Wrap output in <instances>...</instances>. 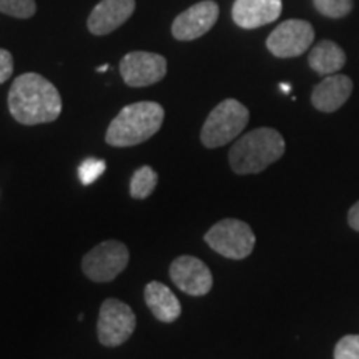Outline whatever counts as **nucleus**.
Here are the masks:
<instances>
[{
    "mask_svg": "<svg viewBox=\"0 0 359 359\" xmlns=\"http://www.w3.org/2000/svg\"><path fill=\"white\" fill-rule=\"evenodd\" d=\"M7 103L11 115L22 125L50 123L62 114V97L57 87L34 72L13 80Z\"/></svg>",
    "mask_w": 359,
    "mask_h": 359,
    "instance_id": "obj_1",
    "label": "nucleus"
},
{
    "mask_svg": "<svg viewBox=\"0 0 359 359\" xmlns=\"http://www.w3.org/2000/svg\"><path fill=\"white\" fill-rule=\"evenodd\" d=\"M286 143L275 128H257L243 135L231 147L230 167L236 175H255L266 170L285 155Z\"/></svg>",
    "mask_w": 359,
    "mask_h": 359,
    "instance_id": "obj_2",
    "label": "nucleus"
},
{
    "mask_svg": "<svg viewBox=\"0 0 359 359\" xmlns=\"http://www.w3.org/2000/svg\"><path fill=\"white\" fill-rule=\"evenodd\" d=\"M165 110L156 102H137L123 107L111 120L105 142L111 147H135L147 142L161 128Z\"/></svg>",
    "mask_w": 359,
    "mask_h": 359,
    "instance_id": "obj_3",
    "label": "nucleus"
},
{
    "mask_svg": "<svg viewBox=\"0 0 359 359\" xmlns=\"http://www.w3.org/2000/svg\"><path fill=\"white\" fill-rule=\"evenodd\" d=\"M250 122V111L241 102L226 98L212 110L201 128V143L218 148L235 140Z\"/></svg>",
    "mask_w": 359,
    "mask_h": 359,
    "instance_id": "obj_4",
    "label": "nucleus"
},
{
    "mask_svg": "<svg viewBox=\"0 0 359 359\" xmlns=\"http://www.w3.org/2000/svg\"><path fill=\"white\" fill-rule=\"evenodd\" d=\"M210 248L224 258L245 259L257 243V236L248 223L236 218H226L213 224L205 235Z\"/></svg>",
    "mask_w": 359,
    "mask_h": 359,
    "instance_id": "obj_5",
    "label": "nucleus"
},
{
    "mask_svg": "<svg viewBox=\"0 0 359 359\" xmlns=\"http://www.w3.org/2000/svg\"><path fill=\"white\" fill-rule=\"evenodd\" d=\"M135 327H137V316L128 304L114 298L103 302L97 323L98 341L103 346H122L133 334Z\"/></svg>",
    "mask_w": 359,
    "mask_h": 359,
    "instance_id": "obj_6",
    "label": "nucleus"
},
{
    "mask_svg": "<svg viewBox=\"0 0 359 359\" xmlns=\"http://www.w3.org/2000/svg\"><path fill=\"white\" fill-rule=\"evenodd\" d=\"M130 259L128 248L122 241H102L83 257L82 269L85 276L95 283H109L115 280L127 268Z\"/></svg>",
    "mask_w": 359,
    "mask_h": 359,
    "instance_id": "obj_7",
    "label": "nucleus"
},
{
    "mask_svg": "<svg viewBox=\"0 0 359 359\" xmlns=\"http://www.w3.org/2000/svg\"><path fill=\"white\" fill-rule=\"evenodd\" d=\"M314 42V29L306 20L283 22L268 35L266 48L278 58L299 57Z\"/></svg>",
    "mask_w": 359,
    "mask_h": 359,
    "instance_id": "obj_8",
    "label": "nucleus"
},
{
    "mask_svg": "<svg viewBox=\"0 0 359 359\" xmlns=\"http://www.w3.org/2000/svg\"><path fill=\"white\" fill-rule=\"evenodd\" d=\"M120 74L128 87H148L167 75V58L154 52H130L120 62Z\"/></svg>",
    "mask_w": 359,
    "mask_h": 359,
    "instance_id": "obj_9",
    "label": "nucleus"
},
{
    "mask_svg": "<svg viewBox=\"0 0 359 359\" xmlns=\"http://www.w3.org/2000/svg\"><path fill=\"white\" fill-rule=\"evenodd\" d=\"M219 15V7L215 0H203L182 12L172 24V35L182 42H190L213 29Z\"/></svg>",
    "mask_w": 359,
    "mask_h": 359,
    "instance_id": "obj_10",
    "label": "nucleus"
},
{
    "mask_svg": "<svg viewBox=\"0 0 359 359\" xmlns=\"http://www.w3.org/2000/svg\"><path fill=\"white\" fill-rule=\"evenodd\" d=\"M170 278L183 293L190 296H205L213 286V276L201 259L183 255L170 264Z\"/></svg>",
    "mask_w": 359,
    "mask_h": 359,
    "instance_id": "obj_11",
    "label": "nucleus"
},
{
    "mask_svg": "<svg viewBox=\"0 0 359 359\" xmlns=\"http://www.w3.org/2000/svg\"><path fill=\"white\" fill-rule=\"evenodd\" d=\"M135 12V0H100L88 15L90 34L107 35L120 29Z\"/></svg>",
    "mask_w": 359,
    "mask_h": 359,
    "instance_id": "obj_12",
    "label": "nucleus"
},
{
    "mask_svg": "<svg viewBox=\"0 0 359 359\" xmlns=\"http://www.w3.org/2000/svg\"><path fill=\"white\" fill-rule=\"evenodd\" d=\"M281 11V0H235L231 17L238 27L251 30L278 20Z\"/></svg>",
    "mask_w": 359,
    "mask_h": 359,
    "instance_id": "obj_13",
    "label": "nucleus"
},
{
    "mask_svg": "<svg viewBox=\"0 0 359 359\" xmlns=\"http://www.w3.org/2000/svg\"><path fill=\"white\" fill-rule=\"evenodd\" d=\"M353 92V80L346 75L333 74L327 75L321 80L316 87L313 88L311 103L316 110L325 111V114H333L339 110Z\"/></svg>",
    "mask_w": 359,
    "mask_h": 359,
    "instance_id": "obj_14",
    "label": "nucleus"
},
{
    "mask_svg": "<svg viewBox=\"0 0 359 359\" xmlns=\"http://www.w3.org/2000/svg\"><path fill=\"white\" fill-rule=\"evenodd\" d=\"M145 303L151 314L161 323H173L182 314V304L173 291L160 281L148 283L145 288Z\"/></svg>",
    "mask_w": 359,
    "mask_h": 359,
    "instance_id": "obj_15",
    "label": "nucleus"
},
{
    "mask_svg": "<svg viewBox=\"0 0 359 359\" xmlns=\"http://www.w3.org/2000/svg\"><path fill=\"white\" fill-rule=\"evenodd\" d=\"M308 64L320 75H333L346 64V53L333 40H321L309 52Z\"/></svg>",
    "mask_w": 359,
    "mask_h": 359,
    "instance_id": "obj_16",
    "label": "nucleus"
},
{
    "mask_svg": "<svg viewBox=\"0 0 359 359\" xmlns=\"http://www.w3.org/2000/svg\"><path fill=\"white\" fill-rule=\"evenodd\" d=\"M156 183H158V175L154 168L145 165V167L138 168L130 180V195L137 200L148 198L156 188Z\"/></svg>",
    "mask_w": 359,
    "mask_h": 359,
    "instance_id": "obj_17",
    "label": "nucleus"
},
{
    "mask_svg": "<svg viewBox=\"0 0 359 359\" xmlns=\"http://www.w3.org/2000/svg\"><path fill=\"white\" fill-rule=\"evenodd\" d=\"M313 6L321 15L330 19H341L353 11V0H313Z\"/></svg>",
    "mask_w": 359,
    "mask_h": 359,
    "instance_id": "obj_18",
    "label": "nucleus"
},
{
    "mask_svg": "<svg viewBox=\"0 0 359 359\" xmlns=\"http://www.w3.org/2000/svg\"><path fill=\"white\" fill-rule=\"evenodd\" d=\"M0 12L15 19H30L37 12L35 0H0Z\"/></svg>",
    "mask_w": 359,
    "mask_h": 359,
    "instance_id": "obj_19",
    "label": "nucleus"
},
{
    "mask_svg": "<svg viewBox=\"0 0 359 359\" xmlns=\"http://www.w3.org/2000/svg\"><path fill=\"white\" fill-rule=\"evenodd\" d=\"M107 165L103 160L97 158H87L82 165L79 167V178L83 185H92L95 180L102 177V173L105 172Z\"/></svg>",
    "mask_w": 359,
    "mask_h": 359,
    "instance_id": "obj_20",
    "label": "nucleus"
},
{
    "mask_svg": "<svg viewBox=\"0 0 359 359\" xmlns=\"http://www.w3.org/2000/svg\"><path fill=\"white\" fill-rule=\"evenodd\" d=\"M334 359H359V334H348L334 346Z\"/></svg>",
    "mask_w": 359,
    "mask_h": 359,
    "instance_id": "obj_21",
    "label": "nucleus"
},
{
    "mask_svg": "<svg viewBox=\"0 0 359 359\" xmlns=\"http://www.w3.org/2000/svg\"><path fill=\"white\" fill-rule=\"evenodd\" d=\"M12 72H13L12 53L6 50V48H0V85L6 83L7 80L12 77Z\"/></svg>",
    "mask_w": 359,
    "mask_h": 359,
    "instance_id": "obj_22",
    "label": "nucleus"
},
{
    "mask_svg": "<svg viewBox=\"0 0 359 359\" xmlns=\"http://www.w3.org/2000/svg\"><path fill=\"white\" fill-rule=\"evenodd\" d=\"M348 223L353 230L359 231V201H356L348 212Z\"/></svg>",
    "mask_w": 359,
    "mask_h": 359,
    "instance_id": "obj_23",
    "label": "nucleus"
},
{
    "mask_svg": "<svg viewBox=\"0 0 359 359\" xmlns=\"http://www.w3.org/2000/svg\"><path fill=\"white\" fill-rule=\"evenodd\" d=\"M281 90H283V92L288 93L290 90H291V87H290V85H286V83H281Z\"/></svg>",
    "mask_w": 359,
    "mask_h": 359,
    "instance_id": "obj_24",
    "label": "nucleus"
},
{
    "mask_svg": "<svg viewBox=\"0 0 359 359\" xmlns=\"http://www.w3.org/2000/svg\"><path fill=\"white\" fill-rule=\"evenodd\" d=\"M107 69H109V65H103V67H100V69H98V72H105Z\"/></svg>",
    "mask_w": 359,
    "mask_h": 359,
    "instance_id": "obj_25",
    "label": "nucleus"
}]
</instances>
